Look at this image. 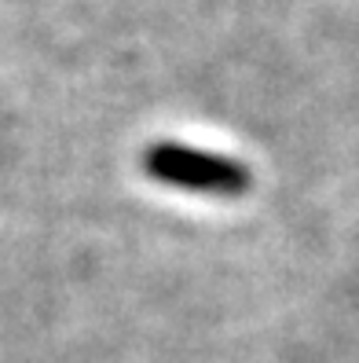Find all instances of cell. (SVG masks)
Here are the masks:
<instances>
[{
	"label": "cell",
	"mask_w": 359,
	"mask_h": 363,
	"mask_svg": "<svg viewBox=\"0 0 359 363\" xmlns=\"http://www.w3.org/2000/svg\"><path fill=\"white\" fill-rule=\"evenodd\" d=\"M143 169L147 177H154L169 187H187V191H202V195H224L235 199L253 184L249 169L235 158L224 155H209L198 147H183V143H154L143 151Z\"/></svg>",
	"instance_id": "6da1fadb"
}]
</instances>
